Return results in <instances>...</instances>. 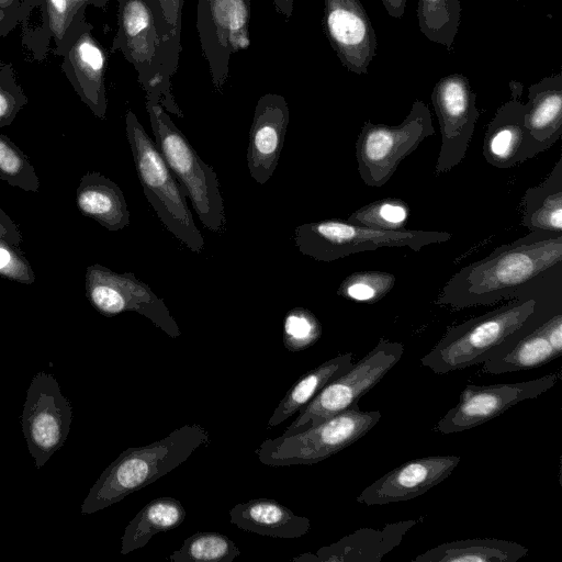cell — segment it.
I'll return each mask as SVG.
<instances>
[{"instance_id": "obj_1", "label": "cell", "mask_w": 562, "mask_h": 562, "mask_svg": "<svg viewBox=\"0 0 562 562\" xmlns=\"http://www.w3.org/2000/svg\"><path fill=\"white\" fill-rule=\"evenodd\" d=\"M562 270V235L530 232L457 271L436 303L462 310L547 293L544 282Z\"/></svg>"}, {"instance_id": "obj_2", "label": "cell", "mask_w": 562, "mask_h": 562, "mask_svg": "<svg viewBox=\"0 0 562 562\" xmlns=\"http://www.w3.org/2000/svg\"><path fill=\"white\" fill-rule=\"evenodd\" d=\"M546 294L548 292L509 300L495 310L449 327L420 363L443 374L485 362L518 331L537 326L555 313L544 306Z\"/></svg>"}, {"instance_id": "obj_3", "label": "cell", "mask_w": 562, "mask_h": 562, "mask_svg": "<svg viewBox=\"0 0 562 562\" xmlns=\"http://www.w3.org/2000/svg\"><path fill=\"white\" fill-rule=\"evenodd\" d=\"M209 443V431L194 423L149 445L127 448L92 485L81 504V513L93 514L119 503L168 474Z\"/></svg>"}, {"instance_id": "obj_4", "label": "cell", "mask_w": 562, "mask_h": 562, "mask_svg": "<svg viewBox=\"0 0 562 562\" xmlns=\"http://www.w3.org/2000/svg\"><path fill=\"white\" fill-rule=\"evenodd\" d=\"M125 128L137 177L150 206L165 227L193 252L204 249V238L188 205V193L177 180L132 110L125 114Z\"/></svg>"}, {"instance_id": "obj_5", "label": "cell", "mask_w": 562, "mask_h": 562, "mask_svg": "<svg viewBox=\"0 0 562 562\" xmlns=\"http://www.w3.org/2000/svg\"><path fill=\"white\" fill-rule=\"evenodd\" d=\"M145 108L156 147L186 189L201 224L211 233L220 234L226 217L215 170L201 159L159 100L146 98Z\"/></svg>"}, {"instance_id": "obj_6", "label": "cell", "mask_w": 562, "mask_h": 562, "mask_svg": "<svg viewBox=\"0 0 562 562\" xmlns=\"http://www.w3.org/2000/svg\"><path fill=\"white\" fill-rule=\"evenodd\" d=\"M451 238L449 232L405 227L381 229L338 218L301 224L293 234L295 247L301 254L325 262L382 247H407L419 251L425 246L442 244Z\"/></svg>"}, {"instance_id": "obj_7", "label": "cell", "mask_w": 562, "mask_h": 562, "mask_svg": "<svg viewBox=\"0 0 562 562\" xmlns=\"http://www.w3.org/2000/svg\"><path fill=\"white\" fill-rule=\"evenodd\" d=\"M380 418L379 411L364 412L355 404L307 429L266 439L255 453L268 467L314 464L361 439Z\"/></svg>"}, {"instance_id": "obj_8", "label": "cell", "mask_w": 562, "mask_h": 562, "mask_svg": "<svg viewBox=\"0 0 562 562\" xmlns=\"http://www.w3.org/2000/svg\"><path fill=\"white\" fill-rule=\"evenodd\" d=\"M435 134L430 110L414 101L404 121L395 126L366 121L356 142V158L361 180L369 187L384 186L398 165Z\"/></svg>"}, {"instance_id": "obj_9", "label": "cell", "mask_w": 562, "mask_h": 562, "mask_svg": "<svg viewBox=\"0 0 562 562\" xmlns=\"http://www.w3.org/2000/svg\"><path fill=\"white\" fill-rule=\"evenodd\" d=\"M404 346L381 338L378 345L349 370L326 384L284 430L294 434L313 427L358 404L400 361Z\"/></svg>"}, {"instance_id": "obj_10", "label": "cell", "mask_w": 562, "mask_h": 562, "mask_svg": "<svg viewBox=\"0 0 562 562\" xmlns=\"http://www.w3.org/2000/svg\"><path fill=\"white\" fill-rule=\"evenodd\" d=\"M117 31L112 41L111 52L120 50L133 65L137 81L146 98L159 100L167 112L179 117L183 113L173 94L162 83L159 63V35L153 10L147 0H116Z\"/></svg>"}, {"instance_id": "obj_11", "label": "cell", "mask_w": 562, "mask_h": 562, "mask_svg": "<svg viewBox=\"0 0 562 562\" xmlns=\"http://www.w3.org/2000/svg\"><path fill=\"white\" fill-rule=\"evenodd\" d=\"M85 286L90 304L103 316L135 312L169 337H180L181 330L164 300L134 273H117L99 263L90 265L86 269Z\"/></svg>"}, {"instance_id": "obj_12", "label": "cell", "mask_w": 562, "mask_h": 562, "mask_svg": "<svg viewBox=\"0 0 562 562\" xmlns=\"http://www.w3.org/2000/svg\"><path fill=\"white\" fill-rule=\"evenodd\" d=\"M250 0H198L196 29L213 86L222 90L234 53L250 45Z\"/></svg>"}, {"instance_id": "obj_13", "label": "cell", "mask_w": 562, "mask_h": 562, "mask_svg": "<svg viewBox=\"0 0 562 562\" xmlns=\"http://www.w3.org/2000/svg\"><path fill=\"white\" fill-rule=\"evenodd\" d=\"M71 418V405L55 376L46 372L35 374L26 391L21 425L37 469L64 446Z\"/></svg>"}, {"instance_id": "obj_14", "label": "cell", "mask_w": 562, "mask_h": 562, "mask_svg": "<svg viewBox=\"0 0 562 562\" xmlns=\"http://www.w3.org/2000/svg\"><path fill=\"white\" fill-rule=\"evenodd\" d=\"M430 99L441 134L435 167L438 176L450 171L465 157L480 111L476 108V94L472 91L469 79L461 74L440 78Z\"/></svg>"}, {"instance_id": "obj_15", "label": "cell", "mask_w": 562, "mask_h": 562, "mask_svg": "<svg viewBox=\"0 0 562 562\" xmlns=\"http://www.w3.org/2000/svg\"><path fill=\"white\" fill-rule=\"evenodd\" d=\"M560 379L561 372H555L524 382L467 385L458 404L437 423L436 429L448 435L474 428L522 401L538 397Z\"/></svg>"}, {"instance_id": "obj_16", "label": "cell", "mask_w": 562, "mask_h": 562, "mask_svg": "<svg viewBox=\"0 0 562 562\" xmlns=\"http://www.w3.org/2000/svg\"><path fill=\"white\" fill-rule=\"evenodd\" d=\"M92 29L86 19V10L79 12L58 56L63 58L60 68L79 99L94 116L103 120L108 109V53L93 36Z\"/></svg>"}, {"instance_id": "obj_17", "label": "cell", "mask_w": 562, "mask_h": 562, "mask_svg": "<svg viewBox=\"0 0 562 562\" xmlns=\"http://www.w3.org/2000/svg\"><path fill=\"white\" fill-rule=\"evenodd\" d=\"M323 31L348 71L368 74L376 54V35L359 0H324Z\"/></svg>"}, {"instance_id": "obj_18", "label": "cell", "mask_w": 562, "mask_h": 562, "mask_svg": "<svg viewBox=\"0 0 562 562\" xmlns=\"http://www.w3.org/2000/svg\"><path fill=\"white\" fill-rule=\"evenodd\" d=\"M459 456H427L412 459L367 486L356 498L366 505L409 501L425 494L457 468Z\"/></svg>"}, {"instance_id": "obj_19", "label": "cell", "mask_w": 562, "mask_h": 562, "mask_svg": "<svg viewBox=\"0 0 562 562\" xmlns=\"http://www.w3.org/2000/svg\"><path fill=\"white\" fill-rule=\"evenodd\" d=\"M289 119L284 97L266 93L257 101L249 131L247 166L250 177L259 184L268 182L278 166Z\"/></svg>"}, {"instance_id": "obj_20", "label": "cell", "mask_w": 562, "mask_h": 562, "mask_svg": "<svg viewBox=\"0 0 562 562\" xmlns=\"http://www.w3.org/2000/svg\"><path fill=\"white\" fill-rule=\"evenodd\" d=\"M562 355V312L538 326L518 331L495 355L483 362L484 372L501 374L544 366Z\"/></svg>"}, {"instance_id": "obj_21", "label": "cell", "mask_w": 562, "mask_h": 562, "mask_svg": "<svg viewBox=\"0 0 562 562\" xmlns=\"http://www.w3.org/2000/svg\"><path fill=\"white\" fill-rule=\"evenodd\" d=\"M420 518L390 522L382 529L362 527L338 541L321 547L315 553L294 557L295 562H380L402 542Z\"/></svg>"}, {"instance_id": "obj_22", "label": "cell", "mask_w": 562, "mask_h": 562, "mask_svg": "<svg viewBox=\"0 0 562 562\" xmlns=\"http://www.w3.org/2000/svg\"><path fill=\"white\" fill-rule=\"evenodd\" d=\"M526 160L549 149L562 136V75L529 86L525 113Z\"/></svg>"}, {"instance_id": "obj_23", "label": "cell", "mask_w": 562, "mask_h": 562, "mask_svg": "<svg viewBox=\"0 0 562 562\" xmlns=\"http://www.w3.org/2000/svg\"><path fill=\"white\" fill-rule=\"evenodd\" d=\"M510 99L504 102L490 121L483 139V156L487 164L508 169L526 161L525 113L522 85L510 81Z\"/></svg>"}, {"instance_id": "obj_24", "label": "cell", "mask_w": 562, "mask_h": 562, "mask_svg": "<svg viewBox=\"0 0 562 562\" xmlns=\"http://www.w3.org/2000/svg\"><path fill=\"white\" fill-rule=\"evenodd\" d=\"M231 522L239 529L272 538L294 539L311 529L307 517L295 515L276 499L254 498L229 509Z\"/></svg>"}, {"instance_id": "obj_25", "label": "cell", "mask_w": 562, "mask_h": 562, "mask_svg": "<svg viewBox=\"0 0 562 562\" xmlns=\"http://www.w3.org/2000/svg\"><path fill=\"white\" fill-rule=\"evenodd\" d=\"M80 213L111 232L130 225V211L121 188L99 171L85 173L76 190Z\"/></svg>"}, {"instance_id": "obj_26", "label": "cell", "mask_w": 562, "mask_h": 562, "mask_svg": "<svg viewBox=\"0 0 562 562\" xmlns=\"http://www.w3.org/2000/svg\"><path fill=\"white\" fill-rule=\"evenodd\" d=\"M520 206L529 232L562 235V157L540 184L526 190Z\"/></svg>"}, {"instance_id": "obj_27", "label": "cell", "mask_w": 562, "mask_h": 562, "mask_svg": "<svg viewBox=\"0 0 562 562\" xmlns=\"http://www.w3.org/2000/svg\"><path fill=\"white\" fill-rule=\"evenodd\" d=\"M528 554L520 543L494 538L464 539L438 544L415 562H517Z\"/></svg>"}, {"instance_id": "obj_28", "label": "cell", "mask_w": 562, "mask_h": 562, "mask_svg": "<svg viewBox=\"0 0 562 562\" xmlns=\"http://www.w3.org/2000/svg\"><path fill=\"white\" fill-rule=\"evenodd\" d=\"M353 364V353L346 352L331 358L302 375L285 393L273 411L268 428L276 427L299 413L330 381L338 378Z\"/></svg>"}, {"instance_id": "obj_29", "label": "cell", "mask_w": 562, "mask_h": 562, "mask_svg": "<svg viewBox=\"0 0 562 562\" xmlns=\"http://www.w3.org/2000/svg\"><path fill=\"white\" fill-rule=\"evenodd\" d=\"M184 518V507L178 499L164 496L150 501L125 527L121 554L145 547L155 535L177 528Z\"/></svg>"}, {"instance_id": "obj_30", "label": "cell", "mask_w": 562, "mask_h": 562, "mask_svg": "<svg viewBox=\"0 0 562 562\" xmlns=\"http://www.w3.org/2000/svg\"><path fill=\"white\" fill-rule=\"evenodd\" d=\"M41 23L35 27L22 26V44L34 59L42 61L54 43L53 54L58 56L75 18L68 0H42ZM81 12V11H80Z\"/></svg>"}, {"instance_id": "obj_31", "label": "cell", "mask_w": 562, "mask_h": 562, "mask_svg": "<svg viewBox=\"0 0 562 562\" xmlns=\"http://www.w3.org/2000/svg\"><path fill=\"white\" fill-rule=\"evenodd\" d=\"M159 35V63L162 83L172 93L171 78L178 69L181 47L183 0H147Z\"/></svg>"}, {"instance_id": "obj_32", "label": "cell", "mask_w": 562, "mask_h": 562, "mask_svg": "<svg viewBox=\"0 0 562 562\" xmlns=\"http://www.w3.org/2000/svg\"><path fill=\"white\" fill-rule=\"evenodd\" d=\"M460 0H418L420 32L431 42L452 49L460 25Z\"/></svg>"}, {"instance_id": "obj_33", "label": "cell", "mask_w": 562, "mask_h": 562, "mask_svg": "<svg viewBox=\"0 0 562 562\" xmlns=\"http://www.w3.org/2000/svg\"><path fill=\"white\" fill-rule=\"evenodd\" d=\"M240 555V550L225 535L214 531H200L189 536L179 550L173 551L172 562H232Z\"/></svg>"}, {"instance_id": "obj_34", "label": "cell", "mask_w": 562, "mask_h": 562, "mask_svg": "<svg viewBox=\"0 0 562 562\" xmlns=\"http://www.w3.org/2000/svg\"><path fill=\"white\" fill-rule=\"evenodd\" d=\"M0 180L24 191L38 192L40 180L26 154L0 134Z\"/></svg>"}, {"instance_id": "obj_35", "label": "cell", "mask_w": 562, "mask_h": 562, "mask_svg": "<svg viewBox=\"0 0 562 562\" xmlns=\"http://www.w3.org/2000/svg\"><path fill=\"white\" fill-rule=\"evenodd\" d=\"M409 215L406 202L397 198H384L359 207L346 220L381 229L403 228Z\"/></svg>"}, {"instance_id": "obj_36", "label": "cell", "mask_w": 562, "mask_h": 562, "mask_svg": "<svg viewBox=\"0 0 562 562\" xmlns=\"http://www.w3.org/2000/svg\"><path fill=\"white\" fill-rule=\"evenodd\" d=\"M395 276L383 271H359L348 276L339 285L337 295L373 304L395 285Z\"/></svg>"}, {"instance_id": "obj_37", "label": "cell", "mask_w": 562, "mask_h": 562, "mask_svg": "<svg viewBox=\"0 0 562 562\" xmlns=\"http://www.w3.org/2000/svg\"><path fill=\"white\" fill-rule=\"evenodd\" d=\"M322 335V325L307 308L290 310L283 319V345L292 352L313 346Z\"/></svg>"}, {"instance_id": "obj_38", "label": "cell", "mask_w": 562, "mask_h": 562, "mask_svg": "<svg viewBox=\"0 0 562 562\" xmlns=\"http://www.w3.org/2000/svg\"><path fill=\"white\" fill-rule=\"evenodd\" d=\"M26 103L12 65L0 60V128L10 125Z\"/></svg>"}, {"instance_id": "obj_39", "label": "cell", "mask_w": 562, "mask_h": 562, "mask_svg": "<svg viewBox=\"0 0 562 562\" xmlns=\"http://www.w3.org/2000/svg\"><path fill=\"white\" fill-rule=\"evenodd\" d=\"M0 277L22 284H32L35 281V273L24 252L2 238H0Z\"/></svg>"}, {"instance_id": "obj_40", "label": "cell", "mask_w": 562, "mask_h": 562, "mask_svg": "<svg viewBox=\"0 0 562 562\" xmlns=\"http://www.w3.org/2000/svg\"><path fill=\"white\" fill-rule=\"evenodd\" d=\"M37 5L27 3L13 8L0 7V37L7 36L19 24L27 23L30 15Z\"/></svg>"}, {"instance_id": "obj_41", "label": "cell", "mask_w": 562, "mask_h": 562, "mask_svg": "<svg viewBox=\"0 0 562 562\" xmlns=\"http://www.w3.org/2000/svg\"><path fill=\"white\" fill-rule=\"evenodd\" d=\"M0 238L18 247L22 241L16 223L2 209H0Z\"/></svg>"}, {"instance_id": "obj_42", "label": "cell", "mask_w": 562, "mask_h": 562, "mask_svg": "<svg viewBox=\"0 0 562 562\" xmlns=\"http://www.w3.org/2000/svg\"><path fill=\"white\" fill-rule=\"evenodd\" d=\"M390 16L401 19L404 15L406 0H381Z\"/></svg>"}, {"instance_id": "obj_43", "label": "cell", "mask_w": 562, "mask_h": 562, "mask_svg": "<svg viewBox=\"0 0 562 562\" xmlns=\"http://www.w3.org/2000/svg\"><path fill=\"white\" fill-rule=\"evenodd\" d=\"M74 15H77L80 11L87 9L88 5L101 8V0H68Z\"/></svg>"}, {"instance_id": "obj_44", "label": "cell", "mask_w": 562, "mask_h": 562, "mask_svg": "<svg viewBox=\"0 0 562 562\" xmlns=\"http://www.w3.org/2000/svg\"><path fill=\"white\" fill-rule=\"evenodd\" d=\"M276 9L286 19L293 13L294 0H273Z\"/></svg>"}, {"instance_id": "obj_45", "label": "cell", "mask_w": 562, "mask_h": 562, "mask_svg": "<svg viewBox=\"0 0 562 562\" xmlns=\"http://www.w3.org/2000/svg\"><path fill=\"white\" fill-rule=\"evenodd\" d=\"M42 0H0L1 8H13L27 3H33L40 7Z\"/></svg>"}, {"instance_id": "obj_46", "label": "cell", "mask_w": 562, "mask_h": 562, "mask_svg": "<svg viewBox=\"0 0 562 562\" xmlns=\"http://www.w3.org/2000/svg\"><path fill=\"white\" fill-rule=\"evenodd\" d=\"M109 0H101V8H104L106 5Z\"/></svg>"}]
</instances>
